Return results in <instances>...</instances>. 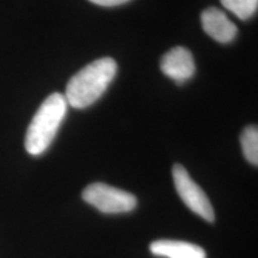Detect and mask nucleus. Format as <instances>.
<instances>
[{
	"label": "nucleus",
	"instance_id": "2",
	"mask_svg": "<svg viewBox=\"0 0 258 258\" xmlns=\"http://www.w3.org/2000/svg\"><path fill=\"white\" fill-rule=\"evenodd\" d=\"M67 102L59 92L51 93L42 103L25 134V150L31 156H40L50 146L62 123Z\"/></svg>",
	"mask_w": 258,
	"mask_h": 258
},
{
	"label": "nucleus",
	"instance_id": "4",
	"mask_svg": "<svg viewBox=\"0 0 258 258\" xmlns=\"http://www.w3.org/2000/svg\"><path fill=\"white\" fill-rule=\"evenodd\" d=\"M172 176L177 192L186 207L206 221H214L215 214L211 201L205 191L194 182L186 169L179 164H176L172 169Z\"/></svg>",
	"mask_w": 258,
	"mask_h": 258
},
{
	"label": "nucleus",
	"instance_id": "3",
	"mask_svg": "<svg viewBox=\"0 0 258 258\" xmlns=\"http://www.w3.org/2000/svg\"><path fill=\"white\" fill-rule=\"evenodd\" d=\"M83 199L105 214L132 212L138 205V200L133 194L104 183H92L86 186L83 191Z\"/></svg>",
	"mask_w": 258,
	"mask_h": 258
},
{
	"label": "nucleus",
	"instance_id": "7",
	"mask_svg": "<svg viewBox=\"0 0 258 258\" xmlns=\"http://www.w3.org/2000/svg\"><path fill=\"white\" fill-rule=\"evenodd\" d=\"M150 250L154 256L164 258H207L201 246L180 240H156L150 245Z\"/></svg>",
	"mask_w": 258,
	"mask_h": 258
},
{
	"label": "nucleus",
	"instance_id": "9",
	"mask_svg": "<svg viewBox=\"0 0 258 258\" xmlns=\"http://www.w3.org/2000/svg\"><path fill=\"white\" fill-rule=\"evenodd\" d=\"M222 6L239 19H249L256 14L258 0H220Z\"/></svg>",
	"mask_w": 258,
	"mask_h": 258
},
{
	"label": "nucleus",
	"instance_id": "1",
	"mask_svg": "<svg viewBox=\"0 0 258 258\" xmlns=\"http://www.w3.org/2000/svg\"><path fill=\"white\" fill-rule=\"evenodd\" d=\"M117 72V63L111 57H103L86 64L67 84V104L76 109L88 108L101 97Z\"/></svg>",
	"mask_w": 258,
	"mask_h": 258
},
{
	"label": "nucleus",
	"instance_id": "10",
	"mask_svg": "<svg viewBox=\"0 0 258 258\" xmlns=\"http://www.w3.org/2000/svg\"><path fill=\"white\" fill-rule=\"evenodd\" d=\"M89 2L93 3V4L99 6H105V8H111V6H118L122 4H125L129 0H89Z\"/></svg>",
	"mask_w": 258,
	"mask_h": 258
},
{
	"label": "nucleus",
	"instance_id": "5",
	"mask_svg": "<svg viewBox=\"0 0 258 258\" xmlns=\"http://www.w3.org/2000/svg\"><path fill=\"white\" fill-rule=\"evenodd\" d=\"M160 70L169 78L182 84L191 78L196 67L190 50L178 46L172 48L161 57Z\"/></svg>",
	"mask_w": 258,
	"mask_h": 258
},
{
	"label": "nucleus",
	"instance_id": "6",
	"mask_svg": "<svg viewBox=\"0 0 258 258\" xmlns=\"http://www.w3.org/2000/svg\"><path fill=\"white\" fill-rule=\"evenodd\" d=\"M201 23L203 30L220 43H230L237 36V27L218 8H208L202 12Z\"/></svg>",
	"mask_w": 258,
	"mask_h": 258
},
{
	"label": "nucleus",
	"instance_id": "8",
	"mask_svg": "<svg viewBox=\"0 0 258 258\" xmlns=\"http://www.w3.org/2000/svg\"><path fill=\"white\" fill-rule=\"evenodd\" d=\"M243 154L252 165H258V129L256 125H249L240 135Z\"/></svg>",
	"mask_w": 258,
	"mask_h": 258
}]
</instances>
